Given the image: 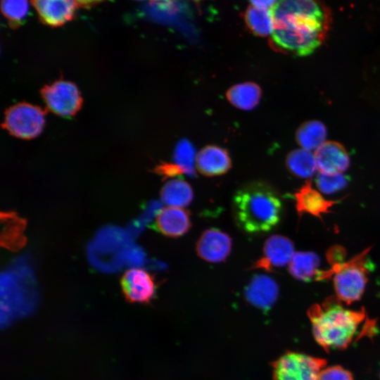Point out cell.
Segmentation results:
<instances>
[{
    "label": "cell",
    "mask_w": 380,
    "mask_h": 380,
    "mask_svg": "<svg viewBox=\"0 0 380 380\" xmlns=\"http://www.w3.org/2000/svg\"><path fill=\"white\" fill-rule=\"evenodd\" d=\"M276 45L292 53L305 56L325 39L331 22L330 11L311 0L277 1L272 8Z\"/></svg>",
    "instance_id": "1"
},
{
    "label": "cell",
    "mask_w": 380,
    "mask_h": 380,
    "mask_svg": "<svg viewBox=\"0 0 380 380\" xmlns=\"http://www.w3.org/2000/svg\"><path fill=\"white\" fill-rule=\"evenodd\" d=\"M308 316L316 341L327 351L345 349L356 337L372 332L365 310L348 309L337 297L313 305Z\"/></svg>",
    "instance_id": "2"
},
{
    "label": "cell",
    "mask_w": 380,
    "mask_h": 380,
    "mask_svg": "<svg viewBox=\"0 0 380 380\" xmlns=\"http://www.w3.org/2000/svg\"><path fill=\"white\" fill-rule=\"evenodd\" d=\"M232 205L236 224L248 234L270 231L281 216V201L274 189L265 181L242 185L235 192Z\"/></svg>",
    "instance_id": "3"
},
{
    "label": "cell",
    "mask_w": 380,
    "mask_h": 380,
    "mask_svg": "<svg viewBox=\"0 0 380 380\" xmlns=\"http://www.w3.org/2000/svg\"><path fill=\"white\" fill-rule=\"evenodd\" d=\"M369 249L349 261L333 265L327 271H319L317 280L326 279L334 274L336 297L347 305L359 300L367 282L370 265L367 258Z\"/></svg>",
    "instance_id": "4"
},
{
    "label": "cell",
    "mask_w": 380,
    "mask_h": 380,
    "mask_svg": "<svg viewBox=\"0 0 380 380\" xmlns=\"http://www.w3.org/2000/svg\"><path fill=\"white\" fill-rule=\"evenodd\" d=\"M326 360L305 354L286 352L272 362L273 380H317Z\"/></svg>",
    "instance_id": "5"
},
{
    "label": "cell",
    "mask_w": 380,
    "mask_h": 380,
    "mask_svg": "<svg viewBox=\"0 0 380 380\" xmlns=\"http://www.w3.org/2000/svg\"><path fill=\"white\" fill-rule=\"evenodd\" d=\"M45 111L40 107L25 102L15 104L6 110L2 127L11 135L31 139L43 130Z\"/></svg>",
    "instance_id": "6"
},
{
    "label": "cell",
    "mask_w": 380,
    "mask_h": 380,
    "mask_svg": "<svg viewBox=\"0 0 380 380\" xmlns=\"http://www.w3.org/2000/svg\"><path fill=\"white\" fill-rule=\"evenodd\" d=\"M40 94L46 107L63 117L74 115L81 108L82 99L77 86L69 81L57 80L44 85Z\"/></svg>",
    "instance_id": "7"
},
{
    "label": "cell",
    "mask_w": 380,
    "mask_h": 380,
    "mask_svg": "<svg viewBox=\"0 0 380 380\" xmlns=\"http://www.w3.org/2000/svg\"><path fill=\"white\" fill-rule=\"evenodd\" d=\"M120 284L125 298L130 303H148L156 293L153 276L141 268L127 270L121 278Z\"/></svg>",
    "instance_id": "8"
},
{
    "label": "cell",
    "mask_w": 380,
    "mask_h": 380,
    "mask_svg": "<svg viewBox=\"0 0 380 380\" xmlns=\"http://www.w3.org/2000/svg\"><path fill=\"white\" fill-rule=\"evenodd\" d=\"M294 252L293 242L281 235H272L265 242L263 255L253 265L252 269L272 271L291 262Z\"/></svg>",
    "instance_id": "9"
},
{
    "label": "cell",
    "mask_w": 380,
    "mask_h": 380,
    "mask_svg": "<svg viewBox=\"0 0 380 380\" xmlns=\"http://www.w3.org/2000/svg\"><path fill=\"white\" fill-rule=\"evenodd\" d=\"M230 236L215 228L205 230L196 243V252L203 260L213 263L227 259L232 249Z\"/></svg>",
    "instance_id": "10"
},
{
    "label": "cell",
    "mask_w": 380,
    "mask_h": 380,
    "mask_svg": "<svg viewBox=\"0 0 380 380\" xmlns=\"http://www.w3.org/2000/svg\"><path fill=\"white\" fill-rule=\"evenodd\" d=\"M319 173L342 174L350 165V158L343 145L336 141H326L315 152Z\"/></svg>",
    "instance_id": "11"
},
{
    "label": "cell",
    "mask_w": 380,
    "mask_h": 380,
    "mask_svg": "<svg viewBox=\"0 0 380 380\" xmlns=\"http://www.w3.org/2000/svg\"><path fill=\"white\" fill-rule=\"evenodd\" d=\"M31 4L41 22L51 27L61 26L71 20L80 7L78 1L70 0H35Z\"/></svg>",
    "instance_id": "12"
},
{
    "label": "cell",
    "mask_w": 380,
    "mask_h": 380,
    "mask_svg": "<svg viewBox=\"0 0 380 380\" xmlns=\"http://www.w3.org/2000/svg\"><path fill=\"white\" fill-rule=\"evenodd\" d=\"M244 295L251 304L262 310H268L278 298L279 287L270 277L257 274L248 284Z\"/></svg>",
    "instance_id": "13"
},
{
    "label": "cell",
    "mask_w": 380,
    "mask_h": 380,
    "mask_svg": "<svg viewBox=\"0 0 380 380\" xmlns=\"http://www.w3.org/2000/svg\"><path fill=\"white\" fill-rule=\"evenodd\" d=\"M196 166L198 171L208 177L225 174L232 167L229 152L217 146H207L196 155Z\"/></svg>",
    "instance_id": "14"
},
{
    "label": "cell",
    "mask_w": 380,
    "mask_h": 380,
    "mask_svg": "<svg viewBox=\"0 0 380 380\" xmlns=\"http://www.w3.org/2000/svg\"><path fill=\"white\" fill-rule=\"evenodd\" d=\"M191 226L189 213L181 208L168 206L163 208L155 220V227L159 232L173 238L185 234Z\"/></svg>",
    "instance_id": "15"
},
{
    "label": "cell",
    "mask_w": 380,
    "mask_h": 380,
    "mask_svg": "<svg viewBox=\"0 0 380 380\" xmlns=\"http://www.w3.org/2000/svg\"><path fill=\"white\" fill-rule=\"evenodd\" d=\"M294 198L300 216L308 213L322 218V215L330 213L329 209L337 203L324 198L320 192L312 188L309 180L294 194Z\"/></svg>",
    "instance_id": "16"
},
{
    "label": "cell",
    "mask_w": 380,
    "mask_h": 380,
    "mask_svg": "<svg viewBox=\"0 0 380 380\" xmlns=\"http://www.w3.org/2000/svg\"><path fill=\"white\" fill-rule=\"evenodd\" d=\"M160 198L170 207L184 208L189 205L194 198L190 184L181 179L167 182L160 190Z\"/></svg>",
    "instance_id": "17"
},
{
    "label": "cell",
    "mask_w": 380,
    "mask_h": 380,
    "mask_svg": "<svg viewBox=\"0 0 380 380\" xmlns=\"http://www.w3.org/2000/svg\"><path fill=\"white\" fill-rule=\"evenodd\" d=\"M227 97L235 107L244 110H251L259 103L261 89L255 83L243 82L232 86L227 91Z\"/></svg>",
    "instance_id": "18"
},
{
    "label": "cell",
    "mask_w": 380,
    "mask_h": 380,
    "mask_svg": "<svg viewBox=\"0 0 380 380\" xmlns=\"http://www.w3.org/2000/svg\"><path fill=\"white\" fill-rule=\"evenodd\" d=\"M3 229L1 244L10 250H18L25 243L23 231L25 222L15 213H1Z\"/></svg>",
    "instance_id": "19"
},
{
    "label": "cell",
    "mask_w": 380,
    "mask_h": 380,
    "mask_svg": "<svg viewBox=\"0 0 380 380\" xmlns=\"http://www.w3.org/2000/svg\"><path fill=\"white\" fill-rule=\"evenodd\" d=\"M319 258L314 253H295L289 264V271L296 279L308 281L319 273Z\"/></svg>",
    "instance_id": "20"
},
{
    "label": "cell",
    "mask_w": 380,
    "mask_h": 380,
    "mask_svg": "<svg viewBox=\"0 0 380 380\" xmlns=\"http://www.w3.org/2000/svg\"><path fill=\"white\" fill-rule=\"evenodd\" d=\"M327 135L324 125L318 120L305 122L296 132V141L301 148L316 151L324 142Z\"/></svg>",
    "instance_id": "21"
},
{
    "label": "cell",
    "mask_w": 380,
    "mask_h": 380,
    "mask_svg": "<svg viewBox=\"0 0 380 380\" xmlns=\"http://www.w3.org/2000/svg\"><path fill=\"white\" fill-rule=\"evenodd\" d=\"M288 170L300 178H310L317 170L315 154L311 151L299 148L292 151L286 158Z\"/></svg>",
    "instance_id": "22"
},
{
    "label": "cell",
    "mask_w": 380,
    "mask_h": 380,
    "mask_svg": "<svg viewBox=\"0 0 380 380\" xmlns=\"http://www.w3.org/2000/svg\"><path fill=\"white\" fill-rule=\"evenodd\" d=\"M245 19L253 34L261 37L272 34L274 20L272 9H263L251 5L246 12Z\"/></svg>",
    "instance_id": "23"
},
{
    "label": "cell",
    "mask_w": 380,
    "mask_h": 380,
    "mask_svg": "<svg viewBox=\"0 0 380 380\" xmlns=\"http://www.w3.org/2000/svg\"><path fill=\"white\" fill-rule=\"evenodd\" d=\"M196 160V151L193 145L186 139L180 140L175 149L173 163L179 168L183 175L194 177Z\"/></svg>",
    "instance_id": "24"
},
{
    "label": "cell",
    "mask_w": 380,
    "mask_h": 380,
    "mask_svg": "<svg viewBox=\"0 0 380 380\" xmlns=\"http://www.w3.org/2000/svg\"><path fill=\"white\" fill-rule=\"evenodd\" d=\"M28 2L24 0H5L1 2V10L11 27H17L28 13Z\"/></svg>",
    "instance_id": "25"
},
{
    "label": "cell",
    "mask_w": 380,
    "mask_h": 380,
    "mask_svg": "<svg viewBox=\"0 0 380 380\" xmlns=\"http://www.w3.org/2000/svg\"><path fill=\"white\" fill-rule=\"evenodd\" d=\"M315 182L320 192L330 194L343 189L347 184L348 179L342 174L319 173L316 177Z\"/></svg>",
    "instance_id": "26"
},
{
    "label": "cell",
    "mask_w": 380,
    "mask_h": 380,
    "mask_svg": "<svg viewBox=\"0 0 380 380\" xmlns=\"http://www.w3.org/2000/svg\"><path fill=\"white\" fill-rule=\"evenodd\" d=\"M317 380H353V378L350 372L341 366H331L323 368Z\"/></svg>",
    "instance_id": "27"
},
{
    "label": "cell",
    "mask_w": 380,
    "mask_h": 380,
    "mask_svg": "<svg viewBox=\"0 0 380 380\" xmlns=\"http://www.w3.org/2000/svg\"><path fill=\"white\" fill-rule=\"evenodd\" d=\"M275 1H253L251 5L263 9H272L276 4Z\"/></svg>",
    "instance_id": "28"
}]
</instances>
